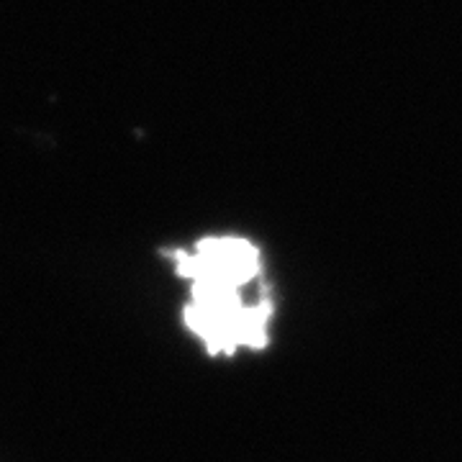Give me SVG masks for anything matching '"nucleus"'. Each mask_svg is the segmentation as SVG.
<instances>
[{
	"instance_id": "nucleus-1",
	"label": "nucleus",
	"mask_w": 462,
	"mask_h": 462,
	"mask_svg": "<svg viewBox=\"0 0 462 462\" xmlns=\"http://www.w3.org/2000/svg\"><path fill=\"white\" fill-rule=\"evenodd\" d=\"M175 273L190 282V300L182 306L185 327L199 337L211 357L236 355L242 346L264 349L270 337L273 298L247 303L245 291L263 282V254L245 236H203L193 252L170 249Z\"/></svg>"
}]
</instances>
